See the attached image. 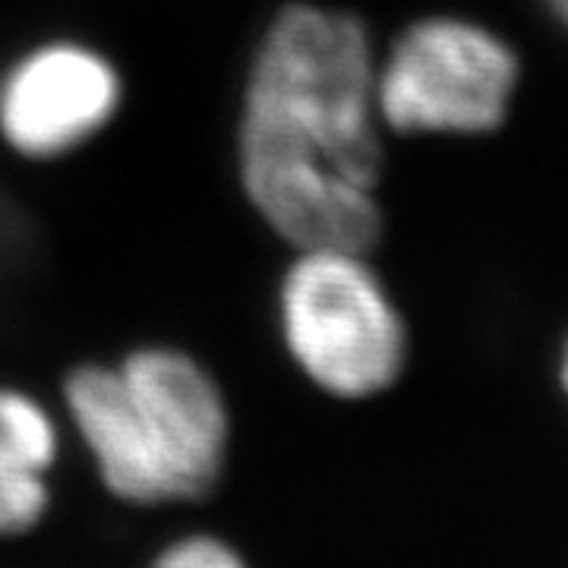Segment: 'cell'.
I'll list each match as a JSON object with an SVG mask.
<instances>
[{
  "label": "cell",
  "instance_id": "cell-4",
  "mask_svg": "<svg viewBox=\"0 0 568 568\" xmlns=\"http://www.w3.org/2000/svg\"><path fill=\"white\" fill-rule=\"evenodd\" d=\"M518 82L506 41L465 20L410 26L376 70L379 118L398 133H484L499 126Z\"/></svg>",
  "mask_w": 568,
  "mask_h": 568
},
{
  "label": "cell",
  "instance_id": "cell-9",
  "mask_svg": "<svg viewBox=\"0 0 568 568\" xmlns=\"http://www.w3.org/2000/svg\"><path fill=\"white\" fill-rule=\"evenodd\" d=\"M549 10L556 13V20L568 29V0H549Z\"/></svg>",
  "mask_w": 568,
  "mask_h": 568
},
{
  "label": "cell",
  "instance_id": "cell-2",
  "mask_svg": "<svg viewBox=\"0 0 568 568\" xmlns=\"http://www.w3.org/2000/svg\"><path fill=\"white\" fill-rule=\"evenodd\" d=\"M63 398L104 487L126 503L200 499L222 477V388L183 351L140 347L121 366H80Z\"/></svg>",
  "mask_w": 568,
  "mask_h": 568
},
{
  "label": "cell",
  "instance_id": "cell-6",
  "mask_svg": "<svg viewBox=\"0 0 568 568\" xmlns=\"http://www.w3.org/2000/svg\"><path fill=\"white\" fill-rule=\"evenodd\" d=\"M58 458V429L48 410L13 388H0V465L44 474Z\"/></svg>",
  "mask_w": 568,
  "mask_h": 568
},
{
  "label": "cell",
  "instance_id": "cell-1",
  "mask_svg": "<svg viewBox=\"0 0 568 568\" xmlns=\"http://www.w3.org/2000/svg\"><path fill=\"white\" fill-rule=\"evenodd\" d=\"M376 70L366 29L347 13L294 3L263 36L244 92L241 181L297 250L366 253L383 231Z\"/></svg>",
  "mask_w": 568,
  "mask_h": 568
},
{
  "label": "cell",
  "instance_id": "cell-3",
  "mask_svg": "<svg viewBox=\"0 0 568 568\" xmlns=\"http://www.w3.org/2000/svg\"><path fill=\"white\" fill-rule=\"evenodd\" d=\"M282 332L306 376L342 398L383 392L405 366L402 316L357 250H301L282 282Z\"/></svg>",
  "mask_w": 568,
  "mask_h": 568
},
{
  "label": "cell",
  "instance_id": "cell-5",
  "mask_svg": "<svg viewBox=\"0 0 568 568\" xmlns=\"http://www.w3.org/2000/svg\"><path fill=\"white\" fill-rule=\"evenodd\" d=\"M121 104L102 54L58 41L26 54L0 82V136L26 159H58L92 140Z\"/></svg>",
  "mask_w": 568,
  "mask_h": 568
},
{
  "label": "cell",
  "instance_id": "cell-7",
  "mask_svg": "<svg viewBox=\"0 0 568 568\" xmlns=\"http://www.w3.org/2000/svg\"><path fill=\"white\" fill-rule=\"evenodd\" d=\"M48 508L44 474L0 465V537L29 530Z\"/></svg>",
  "mask_w": 568,
  "mask_h": 568
},
{
  "label": "cell",
  "instance_id": "cell-8",
  "mask_svg": "<svg viewBox=\"0 0 568 568\" xmlns=\"http://www.w3.org/2000/svg\"><path fill=\"white\" fill-rule=\"evenodd\" d=\"M155 568H246L244 559L215 537H186L159 556Z\"/></svg>",
  "mask_w": 568,
  "mask_h": 568
},
{
  "label": "cell",
  "instance_id": "cell-10",
  "mask_svg": "<svg viewBox=\"0 0 568 568\" xmlns=\"http://www.w3.org/2000/svg\"><path fill=\"white\" fill-rule=\"evenodd\" d=\"M562 386L568 392V345H566V354H562Z\"/></svg>",
  "mask_w": 568,
  "mask_h": 568
}]
</instances>
